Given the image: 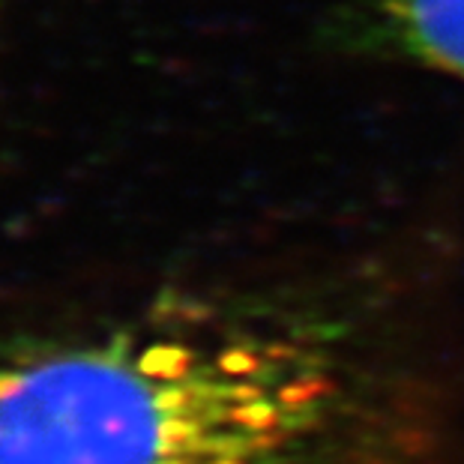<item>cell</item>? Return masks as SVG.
<instances>
[{
	"label": "cell",
	"mask_w": 464,
	"mask_h": 464,
	"mask_svg": "<svg viewBox=\"0 0 464 464\" xmlns=\"http://www.w3.org/2000/svg\"><path fill=\"white\" fill-rule=\"evenodd\" d=\"M353 411L303 314L123 330L0 362V464H318Z\"/></svg>",
	"instance_id": "obj_1"
},
{
	"label": "cell",
	"mask_w": 464,
	"mask_h": 464,
	"mask_svg": "<svg viewBox=\"0 0 464 464\" xmlns=\"http://www.w3.org/2000/svg\"><path fill=\"white\" fill-rule=\"evenodd\" d=\"M0 4H4V0H0Z\"/></svg>",
	"instance_id": "obj_3"
},
{
	"label": "cell",
	"mask_w": 464,
	"mask_h": 464,
	"mask_svg": "<svg viewBox=\"0 0 464 464\" xmlns=\"http://www.w3.org/2000/svg\"><path fill=\"white\" fill-rule=\"evenodd\" d=\"M374 13L401 57L464 82V0H378Z\"/></svg>",
	"instance_id": "obj_2"
}]
</instances>
